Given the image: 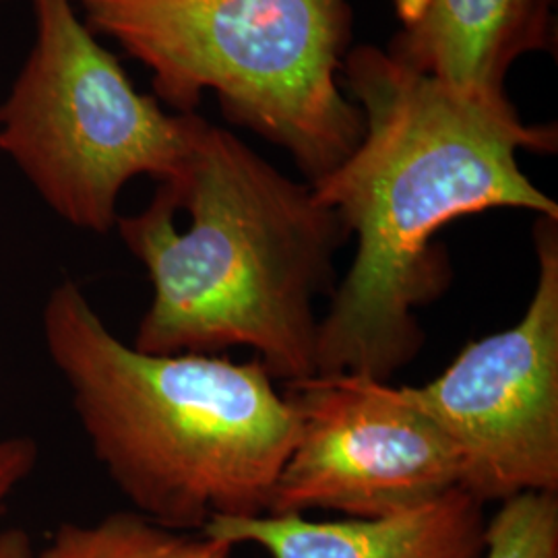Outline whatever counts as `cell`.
I'll return each mask as SVG.
<instances>
[{"instance_id":"cell-1","label":"cell","mask_w":558,"mask_h":558,"mask_svg":"<svg viewBox=\"0 0 558 558\" xmlns=\"http://www.w3.org/2000/svg\"><path fill=\"white\" fill-rule=\"evenodd\" d=\"M341 87L364 119L359 147L311 184L359 248L319 319L317 377L389 380L422 348L416 311L439 299L451 263L437 234L490 209L558 218L557 201L519 166L555 154L557 126L525 124L513 101H486L360 44Z\"/></svg>"},{"instance_id":"cell-2","label":"cell","mask_w":558,"mask_h":558,"mask_svg":"<svg viewBox=\"0 0 558 558\" xmlns=\"http://www.w3.org/2000/svg\"><path fill=\"white\" fill-rule=\"evenodd\" d=\"M151 302L135 336L149 354L251 348L271 379L317 377L315 300L336 290L348 240L338 214L234 133L199 119L177 179L120 216Z\"/></svg>"},{"instance_id":"cell-3","label":"cell","mask_w":558,"mask_h":558,"mask_svg":"<svg viewBox=\"0 0 558 558\" xmlns=\"http://www.w3.org/2000/svg\"><path fill=\"white\" fill-rule=\"evenodd\" d=\"M41 336L96 458L137 513L203 532L269 511L299 416L259 360L137 350L71 279L46 300Z\"/></svg>"},{"instance_id":"cell-4","label":"cell","mask_w":558,"mask_h":558,"mask_svg":"<svg viewBox=\"0 0 558 558\" xmlns=\"http://www.w3.org/2000/svg\"><path fill=\"white\" fill-rule=\"evenodd\" d=\"M94 34L149 69L179 114L214 92L226 119L288 151L306 184L359 147L364 119L341 87L352 0H80Z\"/></svg>"},{"instance_id":"cell-5","label":"cell","mask_w":558,"mask_h":558,"mask_svg":"<svg viewBox=\"0 0 558 558\" xmlns=\"http://www.w3.org/2000/svg\"><path fill=\"white\" fill-rule=\"evenodd\" d=\"M32 2L34 41L0 104V151L60 220L108 234L131 180L179 177L201 117L140 94L73 0Z\"/></svg>"},{"instance_id":"cell-6","label":"cell","mask_w":558,"mask_h":558,"mask_svg":"<svg viewBox=\"0 0 558 558\" xmlns=\"http://www.w3.org/2000/svg\"><path fill=\"white\" fill-rule=\"evenodd\" d=\"M538 279L523 317L468 343L408 396L453 445L461 484L482 505L558 493V218L534 226Z\"/></svg>"},{"instance_id":"cell-7","label":"cell","mask_w":558,"mask_h":558,"mask_svg":"<svg viewBox=\"0 0 558 558\" xmlns=\"http://www.w3.org/2000/svg\"><path fill=\"white\" fill-rule=\"evenodd\" d=\"M288 387L299 437L279 470L267 513L327 509L354 519L385 518L459 488L458 451L405 385L331 375Z\"/></svg>"},{"instance_id":"cell-8","label":"cell","mask_w":558,"mask_h":558,"mask_svg":"<svg viewBox=\"0 0 558 558\" xmlns=\"http://www.w3.org/2000/svg\"><path fill=\"white\" fill-rule=\"evenodd\" d=\"M555 0H396L401 21L385 48L420 73L486 101H511L515 60L555 40Z\"/></svg>"},{"instance_id":"cell-9","label":"cell","mask_w":558,"mask_h":558,"mask_svg":"<svg viewBox=\"0 0 558 558\" xmlns=\"http://www.w3.org/2000/svg\"><path fill=\"white\" fill-rule=\"evenodd\" d=\"M482 502L456 488L408 511L375 519L311 521L299 513L214 519L203 534L257 544L274 558H480Z\"/></svg>"},{"instance_id":"cell-10","label":"cell","mask_w":558,"mask_h":558,"mask_svg":"<svg viewBox=\"0 0 558 558\" xmlns=\"http://www.w3.org/2000/svg\"><path fill=\"white\" fill-rule=\"evenodd\" d=\"M232 550L228 539L120 511L87 525L62 523L34 558H230Z\"/></svg>"},{"instance_id":"cell-11","label":"cell","mask_w":558,"mask_h":558,"mask_svg":"<svg viewBox=\"0 0 558 558\" xmlns=\"http://www.w3.org/2000/svg\"><path fill=\"white\" fill-rule=\"evenodd\" d=\"M480 558H558L557 493H521L486 521Z\"/></svg>"},{"instance_id":"cell-12","label":"cell","mask_w":558,"mask_h":558,"mask_svg":"<svg viewBox=\"0 0 558 558\" xmlns=\"http://www.w3.org/2000/svg\"><path fill=\"white\" fill-rule=\"evenodd\" d=\"M36 440L29 437H0V518L13 493L36 470Z\"/></svg>"},{"instance_id":"cell-13","label":"cell","mask_w":558,"mask_h":558,"mask_svg":"<svg viewBox=\"0 0 558 558\" xmlns=\"http://www.w3.org/2000/svg\"><path fill=\"white\" fill-rule=\"evenodd\" d=\"M0 558H34L32 539L17 527L0 532Z\"/></svg>"}]
</instances>
